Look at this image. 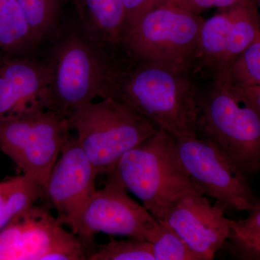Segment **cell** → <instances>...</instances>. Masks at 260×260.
I'll list each match as a JSON object with an SVG mask.
<instances>
[{"instance_id": "obj_1", "label": "cell", "mask_w": 260, "mask_h": 260, "mask_svg": "<svg viewBox=\"0 0 260 260\" xmlns=\"http://www.w3.org/2000/svg\"><path fill=\"white\" fill-rule=\"evenodd\" d=\"M114 68L102 99L125 104L176 138L198 136L199 106L189 73L153 63Z\"/></svg>"}, {"instance_id": "obj_2", "label": "cell", "mask_w": 260, "mask_h": 260, "mask_svg": "<svg viewBox=\"0 0 260 260\" xmlns=\"http://www.w3.org/2000/svg\"><path fill=\"white\" fill-rule=\"evenodd\" d=\"M203 21L181 0H165L128 29L121 45L135 62L190 73Z\"/></svg>"}, {"instance_id": "obj_3", "label": "cell", "mask_w": 260, "mask_h": 260, "mask_svg": "<svg viewBox=\"0 0 260 260\" xmlns=\"http://www.w3.org/2000/svg\"><path fill=\"white\" fill-rule=\"evenodd\" d=\"M107 54L80 28L61 34L45 58L51 79L44 109L67 117L75 108L102 98L114 68Z\"/></svg>"}, {"instance_id": "obj_4", "label": "cell", "mask_w": 260, "mask_h": 260, "mask_svg": "<svg viewBox=\"0 0 260 260\" xmlns=\"http://www.w3.org/2000/svg\"><path fill=\"white\" fill-rule=\"evenodd\" d=\"M197 134L213 143L244 174L260 172V113L223 79L198 97Z\"/></svg>"}, {"instance_id": "obj_5", "label": "cell", "mask_w": 260, "mask_h": 260, "mask_svg": "<svg viewBox=\"0 0 260 260\" xmlns=\"http://www.w3.org/2000/svg\"><path fill=\"white\" fill-rule=\"evenodd\" d=\"M67 118L98 174L108 176L126 152L158 129L139 113L110 99L85 103L73 109Z\"/></svg>"}, {"instance_id": "obj_6", "label": "cell", "mask_w": 260, "mask_h": 260, "mask_svg": "<svg viewBox=\"0 0 260 260\" xmlns=\"http://www.w3.org/2000/svg\"><path fill=\"white\" fill-rule=\"evenodd\" d=\"M108 177L134 194L156 220L173 197L191 184L174 160L172 135L161 129L126 152Z\"/></svg>"}, {"instance_id": "obj_7", "label": "cell", "mask_w": 260, "mask_h": 260, "mask_svg": "<svg viewBox=\"0 0 260 260\" xmlns=\"http://www.w3.org/2000/svg\"><path fill=\"white\" fill-rule=\"evenodd\" d=\"M173 154L191 184L202 194L214 198L225 211L259 209L260 199L244 173L208 140L173 137Z\"/></svg>"}, {"instance_id": "obj_8", "label": "cell", "mask_w": 260, "mask_h": 260, "mask_svg": "<svg viewBox=\"0 0 260 260\" xmlns=\"http://www.w3.org/2000/svg\"><path fill=\"white\" fill-rule=\"evenodd\" d=\"M68 118L39 111L0 121V149L44 190L61 148L71 136Z\"/></svg>"}, {"instance_id": "obj_9", "label": "cell", "mask_w": 260, "mask_h": 260, "mask_svg": "<svg viewBox=\"0 0 260 260\" xmlns=\"http://www.w3.org/2000/svg\"><path fill=\"white\" fill-rule=\"evenodd\" d=\"M54 259H87V250L47 207L32 205L0 230V260Z\"/></svg>"}, {"instance_id": "obj_10", "label": "cell", "mask_w": 260, "mask_h": 260, "mask_svg": "<svg viewBox=\"0 0 260 260\" xmlns=\"http://www.w3.org/2000/svg\"><path fill=\"white\" fill-rule=\"evenodd\" d=\"M161 224L143 205L130 198L121 183L108 177L102 189L95 190L83 215L80 239L87 252L95 244V235L103 233L153 242Z\"/></svg>"}, {"instance_id": "obj_11", "label": "cell", "mask_w": 260, "mask_h": 260, "mask_svg": "<svg viewBox=\"0 0 260 260\" xmlns=\"http://www.w3.org/2000/svg\"><path fill=\"white\" fill-rule=\"evenodd\" d=\"M225 212L191 184L173 197L157 220L177 233L202 259L211 260L230 235L232 220Z\"/></svg>"}, {"instance_id": "obj_12", "label": "cell", "mask_w": 260, "mask_h": 260, "mask_svg": "<svg viewBox=\"0 0 260 260\" xmlns=\"http://www.w3.org/2000/svg\"><path fill=\"white\" fill-rule=\"evenodd\" d=\"M98 175L76 137L71 135L51 170L42 200L45 201L44 206L56 210L60 223L79 237L84 211L96 190Z\"/></svg>"}, {"instance_id": "obj_13", "label": "cell", "mask_w": 260, "mask_h": 260, "mask_svg": "<svg viewBox=\"0 0 260 260\" xmlns=\"http://www.w3.org/2000/svg\"><path fill=\"white\" fill-rule=\"evenodd\" d=\"M259 34V14L254 0L220 10L203 21L197 60L213 70L215 78H224L231 65Z\"/></svg>"}, {"instance_id": "obj_14", "label": "cell", "mask_w": 260, "mask_h": 260, "mask_svg": "<svg viewBox=\"0 0 260 260\" xmlns=\"http://www.w3.org/2000/svg\"><path fill=\"white\" fill-rule=\"evenodd\" d=\"M50 79L46 59L0 58V121L46 110L44 100Z\"/></svg>"}, {"instance_id": "obj_15", "label": "cell", "mask_w": 260, "mask_h": 260, "mask_svg": "<svg viewBox=\"0 0 260 260\" xmlns=\"http://www.w3.org/2000/svg\"><path fill=\"white\" fill-rule=\"evenodd\" d=\"M80 28L89 40L107 52L121 45L124 30V0H73Z\"/></svg>"}, {"instance_id": "obj_16", "label": "cell", "mask_w": 260, "mask_h": 260, "mask_svg": "<svg viewBox=\"0 0 260 260\" xmlns=\"http://www.w3.org/2000/svg\"><path fill=\"white\" fill-rule=\"evenodd\" d=\"M37 45L17 0H0V58L34 56Z\"/></svg>"}, {"instance_id": "obj_17", "label": "cell", "mask_w": 260, "mask_h": 260, "mask_svg": "<svg viewBox=\"0 0 260 260\" xmlns=\"http://www.w3.org/2000/svg\"><path fill=\"white\" fill-rule=\"evenodd\" d=\"M44 188L22 174L0 182V230L18 214L42 200Z\"/></svg>"}, {"instance_id": "obj_18", "label": "cell", "mask_w": 260, "mask_h": 260, "mask_svg": "<svg viewBox=\"0 0 260 260\" xmlns=\"http://www.w3.org/2000/svg\"><path fill=\"white\" fill-rule=\"evenodd\" d=\"M37 45L51 37L57 28L62 0H17Z\"/></svg>"}, {"instance_id": "obj_19", "label": "cell", "mask_w": 260, "mask_h": 260, "mask_svg": "<svg viewBox=\"0 0 260 260\" xmlns=\"http://www.w3.org/2000/svg\"><path fill=\"white\" fill-rule=\"evenodd\" d=\"M88 260H155L153 244L147 241L129 238L112 239L107 244H95L87 253Z\"/></svg>"}, {"instance_id": "obj_20", "label": "cell", "mask_w": 260, "mask_h": 260, "mask_svg": "<svg viewBox=\"0 0 260 260\" xmlns=\"http://www.w3.org/2000/svg\"><path fill=\"white\" fill-rule=\"evenodd\" d=\"M239 85H260V34L231 65L224 78Z\"/></svg>"}, {"instance_id": "obj_21", "label": "cell", "mask_w": 260, "mask_h": 260, "mask_svg": "<svg viewBox=\"0 0 260 260\" xmlns=\"http://www.w3.org/2000/svg\"><path fill=\"white\" fill-rule=\"evenodd\" d=\"M152 242L155 260H203L170 227L162 225Z\"/></svg>"}, {"instance_id": "obj_22", "label": "cell", "mask_w": 260, "mask_h": 260, "mask_svg": "<svg viewBox=\"0 0 260 260\" xmlns=\"http://www.w3.org/2000/svg\"><path fill=\"white\" fill-rule=\"evenodd\" d=\"M228 239L232 241L235 249L247 257L260 259V236L247 230L239 221L232 220V229Z\"/></svg>"}, {"instance_id": "obj_23", "label": "cell", "mask_w": 260, "mask_h": 260, "mask_svg": "<svg viewBox=\"0 0 260 260\" xmlns=\"http://www.w3.org/2000/svg\"><path fill=\"white\" fill-rule=\"evenodd\" d=\"M164 1L165 0H124V15H125L124 36L128 29L142 15Z\"/></svg>"}, {"instance_id": "obj_24", "label": "cell", "mask_w": 260, "mask_h": 260, "mask_svg": "<svg viewBox=\"0 0 260 260\" xmlns=\"http://www.w3.org/2000/svg\"><path fill=\"white\" fill-rule=\"evenodd\" d=\"M246 1L247 0H184L186 5L198 13L211 8H218L219 10L230 9Z\"/></svg>"}, {"instance_id": "obj_25", "label": "cell", "mask_w": 260, "mask_h": 260, "mask_svg": "<svg viewBox=\"0 0 260 260\" xmlns=\"http://www.w3.org/2000/svg\"><path fill=\"white\" fill-rule=\"evenodd\" d=\"M232 85L260 113V85Z\"/></svg>"}, {"instance_id": "obj_26", "label": "cell", "mask_w": 260, "mask_h": 260, "mask_svg": "<svg viewBox=\"0 0 260 260\" xmlns=\"http://www.w3.org/2000/svg\"><path fill=\"white\" fill-rule=\"evenodd\" d=\"M239 223L247 230L260 236V208L249 212L247 218L239 220Z\"/></svg>"}, {"instance_id": "obj_27", "label": "cell", "mask_w": 260, "mask_h": 260, "mask_svg": "<svg viewBox=\"0 0 260 260\" xmlns=\"http://www.w3.org/2000/svg\"><path fill=\"white\" fill-rule=\"evenodd\" d=\"M259 13H258V14H259V23H260V0H259Z\"/></svg>"}]
</instances>
